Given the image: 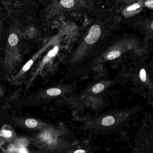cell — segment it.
Listing matches in <instances>:
<instances>
[{
	"instance_id": "obj_7",
	"label": "cell",
	"mask_w": 153,
	"mask_h": 153,
	"mask_svg": "<svg viewBox=\"0 0 153 153\" xmlns=\"http://www.w3.org/2000/svg\"><path fill=\"white\" fill-rule=\"evenodd\" d=\"M117 82V80L116 78L99 80L90 84L79 93L74 95L76 97H82L101 95L102 93L105 92L107 90L116 84Z\"/></svg>"
},
{
	"instance_id": "obj_18",
	"label": "cell",
	"mask_w": 153,
	"mask_h": 153,
	"mask_svg": "<svg viewBox=\"0 0 153 153\" xmlns=\"http://www.w3.org/2000/svg\"><path fill=\"white\" fill-rule=\"evenodd\" d=\"M151 28H152V29H153V22L152 23V24H151Z\"/></svg>"
},
{
	"instance_id": "obj_20",
	"label": "cell",
	"mask_w": 153,
	"mask_h": 153,
	"mask_svg": "<svg viewBox=\"0 0 153 153\" xmlns=\"http://www.w3.org/2000/svg\"><path fill=\"white\" fill-rule=\"evenodd\" d=\"M2 93V91L1 89V87H0V93Z\"/></svg>"
},
{
	"instance_id": "obj_9",
	"label": "cell",
	"mask_w": 153,
	"mask_h": 153,
	"mask_svg": "<svg viewBox=\"0 0 153 153\" xmlns=\"http://www.w3.org/2000/svg\"><path fill=\"white\" fill-rule=\"evenodd\" d=\"M56 40L55 39H53L52 40L49 41L48 43H47L41 49H39L36 54H35L29 60L27 61L25 65H24L22 68L19 70L18 73L14 76L13 81H17L19 80H21L25 75L27 73V72L30 69L32 66L34 64L36 60L50 46H52L53 43H54Z\"/></svg>"
},
{
	"instance_id": "obj_2",
	"label": "cell",
	"mask_w": 153,
	"mask_h": 153,
	"mask_svg": "<svg viewBox=\"0 0 153 153\" xmlns=\"http://www.w3.org/2000/svg\"><path fill=\"white\" fill-rule=\"evenodd\" d=\"M73 134L62 125H53L37 134L31 142L44 152H73L74 139Z\"/></svg>"
},
{
	"instance_id": "obj_3",
	"label": "cell",
	"mask_w": 153,
	"mask_h": 153,
	"mask_svg": "<svg viewBox=\"0 0 153 153\" xmlns=\"http://www.w3.org/2000/svg\"><path fill=\"white\" fill-rule=\"evenodd\" d=\"M77 88L76 85L74 84H55L38 91L30 95V99L33 105H46L73 94Z\"/></svg>"
},
{
	"instance_id": "obj_8",
	"label": "cell",
	"mask_w": 153,
	"mask_h": 153,
	"mask_svg": "<svg viewBox=\"0 0 153 153\" xmlns=\"http://www.w3.org/2000/svg\"><path fill=\"white\" fill-rule=\"evenodd\" d=\"M59 50V46L56 45L53 48L49 50L48 53L44 56L42 60H41V62L38 66L35 69V71L31 75L29 80L28 81L27 86L25 88L26 92L30 89L37 76L41 72L45 66L55 57L58 54Z\"/></svg>"
},
{
	"instance_id": "obj_16",
	"label": "cell",
	"mask_w": 153,
	"mask_h": 153,
	"mask_svg": "<svg viewBox=\"0 0 153 153\" xmlns=\"http://www.w3.org/2000/svg\"><path fill=\"white\" fill-rule=\"evenodd\" d=\"M144 4L147 8L153 9V0H146Z\"/></svg>"
},
{
	"instance_id": "obj_15",
	"label": "cell",
	"mask_w": 153,
	"mask_h": 153,
	"mask_svg": "<svg viewBox=\"0 0 153 153\" xmlns=\"http://www.w3.org/2000/svg\"><path fill=\"white\" fill-rule=\"evenodd\" d=\"M61 4L63 7L67 8H71L74 5V0H61Z\"/></svg>"
},
{
	"instance_id": "obj_17",
	"label": "cell",
	"mask_w": 153,
	"mask_h": 153,
	"mask_svg": "<svg viewBox=\"0 0 153 153\" xmlns=\"http://www.w3.org/2000/svg\"><path fill=\"white\" fill-rule=\"evenodd\" d=\"M86 152L84 151L83 150H75V151H74L73 153H85Z\"/></svg>"
},
{
	"instance_id": "obj_12",
	"label": "cell",
	"mask_w": 153,
	"mask_h": 153,
	"mask_svg": "<svg viewBox=\"0 0 153 153\" xmlns=\"http://www.w3.org/2000/svg\"><path fill=\"white\" fill-rule=\"evenodd\" d=\"M139 76H140V80L144 85L147 86L148 88L152 89V84L149 80V77L147 75V72H146L145 69L143 68L140 70Z\"/></svg>"
},
{
	"instance_id": "obj_19",
	"label": "cell",
	"mask_w": 153,
	"mask_h": 153,
	"mask_svg": "<svg viewBox=\"0 0 153 153\" xmlns=\"http://www.w3.org/2000/svg\"><path fill=\"white\" fill-rule=\"evenodd\" d=\"M2 144H3L2 142H1V139H0V146H1V145Z\"/></svg>"
},
{
	"instance_id": "obj_6",
	"label": "cell",
	"mask_w": 153,
	"mask_h": 153,
	"mask_svg": "<svg viewBox=\"0 0 153 153\" xmlns=\"http://www.w3.org/2000/svg\"><path fill=\"white\" fill-rule=\"evenodd\" d=\"M59 99L64 101L67 106L74 109L79 105H84V107L97 110L105 106L101 94L98 96H87V97H76L73 94L63 97Z\"/></svg>"
},
{
	"instance_id": "obj_11",
	"label": "cell",
	"mask_w": 153,
	"mask_h": 153,
	"mask_svg": "<svg viewBox=\"0 0 153 153\" xmlns=\"http://www.w3.org/2000/svg\"><path fill=\"white\" fill-rule=\"evenodd\" d=\"M16 137V134L11 127L8 125H4L0 129V139L3 143L12 141Z\"/></svg>"
},
{
	"instance_id": "obj_13",
	"label": "cell",
	"mask_w": 153,
	"mask_h": 153,
	"mask_svg": "<svg viewBox=\"0 0 153 153\" xmlns=\"http://www.w3.org/2000/svg\"><path fill=\"white\" fill-rule=\"evenodd\" d=\"M140 6L138 4H134L133 5H130L126 9H125L123 11L125 15H129L132 14L134 11L140 8Z\"/></svg>"
},
{
	"instance_id": "obj_14",
	"label": "cell",
	"mask_w": 153,
	"mask_h": 153,
	"mask_svg": "<svg viewBox=\"0 0 153 153\" xmlns=\"http://www.w3.org/2000/svg\"><path fill=\"white\" fill-rule=\"evenodd\" d=\"M18 41H19V39H18V36L16 34L12 33L9 36L8 38V43L11 46H14L17 45L18 44Z\"/></svg>"
},
{
	"instance_id": "obj_10",
	"label": "cell",
	"mask_w": 153,
	"mask_h": 153,
	"mask_svg": "<svg viewBox=\"0 0 153 153\" xmlns=\"http://www.w3.org/2000/svg\"><path fill=\"white\" fill-rule=\"evenodd\" d=\"M21 124L24 127L39 132L48 129L53 125V124L36 119L23 118L21 119Z\"/></svg>"
},
{
	"instance_id": "obj_4",
	"label": "cell",
	"mask_w": 153,
	"mask_h": 153,
	"mask_svg": "<svg viewBox=\"0 0 153 153\" xmlns=\"http://www.w3.org/2000/svg\"><path fill=\"white\" fill-rule=\"evenodd\" d=\"M101 33V28L99 25H94L90 28L86 37L69 58V64L72 67H76L82 63L99 40Z\"/></svg>"
},
{
	"instance_id": "obj_5",
	"label": "cell",
	"mask_w": 153,
	"mask_h": 153,
	"mask_svg": "<svg viewBox=\"0 0 153 153\" xmlns=\"http://www.w3.org/2000/svg\"><path fill=\"white\" fill-rule=\"evenodd\" d=\"M134 40L130 38L122 39L114 43L97 56L90 63L91 66L98 65L120 57L127 51L133 49L136 46Z\"/></svg>"
},
{
	"instance_id": "obj_1",
	"label": "cell",
	"mask_w": 153,
	"mask_h": 153,
	"mask_svg": "<svg viewBox=\"0 0 153 153\" xmlns=\"http://www.w3.org/2000/svg\"><path fill=\"white\" fill-rule=\"evenodd\" d=\"M132 115V109L109 110L88 118L84 121L81 128L89 134L107 135L123 128Z\"/></svg>"
}]
</instances>
